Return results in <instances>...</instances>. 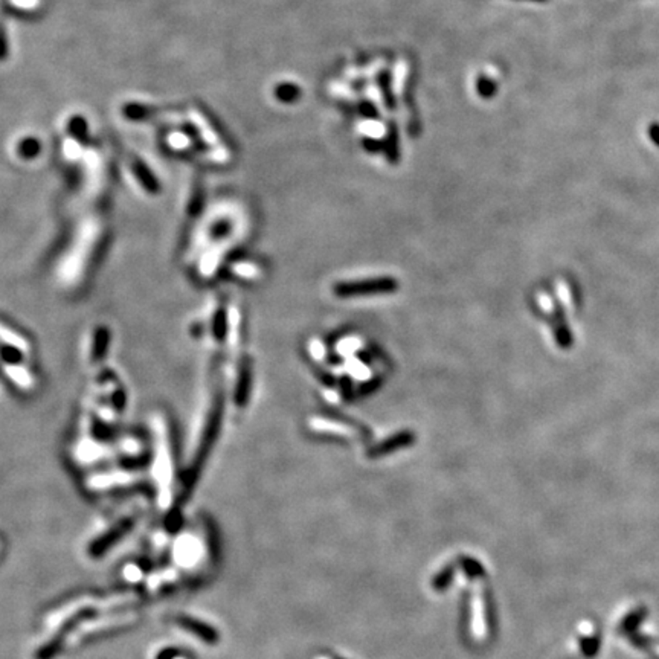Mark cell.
<instances>
[{
    "label": "cell",
    "instance_id": "6da1fadb",
    "mask_svg": "<svg viewBox=\"0 0 659 659\" xmlns=\"http://www.w3.org/2000/svg\"><path fill=\"white\" fill-rule=\"evenodd\" d=\"M18 151H20V155L25 156V157H33V156H35V155L38 153V151H40L38 140H35V139H33V138L22 140V144H20V147H18Z\"/></svg>",
    "mask_w": 659,
    "mask_h": 659
}]
</instances>
